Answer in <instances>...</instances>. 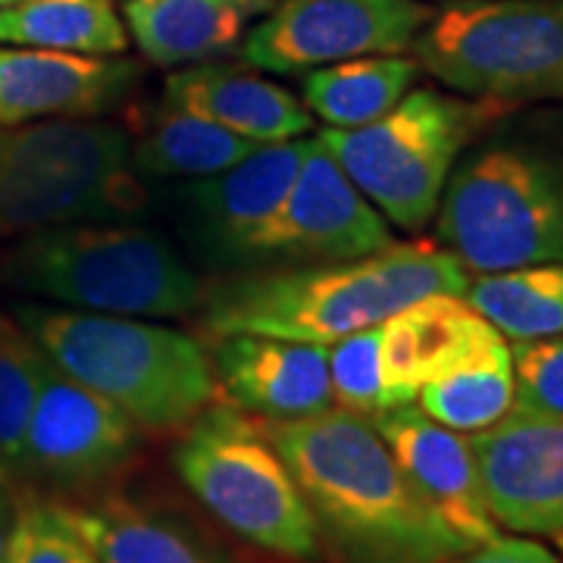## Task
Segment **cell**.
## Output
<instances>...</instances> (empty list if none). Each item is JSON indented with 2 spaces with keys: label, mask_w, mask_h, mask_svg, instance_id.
I'll use <instances>...</instances> for the list:
<instances>
[{
  "label": "cell",
  "mask_w": 563,
  "mask_h": 563,
  "mask_svg": "<svg viewBox=\"0 0 563 563\" xmlns=\"http://www.w3.org/2000/svg\"><path fill=\"white\" fill-rule=\"evenodd\" d=\"M332 563H448L466 544L422 501L373 420L329 407L263 422Z\"/></svg>",
  "instance_id": "cell-1"
},
{
  "label": "cell",
  "mask_w": 563,
  "mask_h": 563,
  "mask_svg": "<svg viewBox=\"0 0 563 563\" xmlns=\"http://www.w3.org/2000/svg\"><path fill=\"white\" fill-rule=\"evenodd\" d=\"M466 285L470 269L442 244H388L369 257L232 282L203 307V325L217 335H269L325 347L383 325L410 303L435 295L463 298Z\"/></svg>",
  "instance_id": "cell-2"
},
{
  "label": "cell",
  "mask_w": 563,
  "mask_h": 563,
  "mask_svg": "<svg viewBox=\"0 0 563 563\" xmlns=\"http://www.w3.org/2000/svg\"><path fill=\"white\" fill-rule=\"evenodd\" d=\"M16 320L63 373L120 407L141 429H181L217 395L207 351L179 329L32 303H22Z\"/></svg>",
  "instance_id": "cell-3"
},
{
  "label": "cell",
  "mask_w": 563,
  "mask_h": 563,
  "mask_svg": "<svg viewBox=\"0 0 563 563\" xmlns=\"http://www.w3.org/2000/svg\"><path fill=\"white\" fill-rule=\"evenodd\" d=\"M439 239L479 276L563 263V125L470 151L444 185Z\"/></svg>",
  "instance_id": "cell-4"
},
{
  "label": "cell",
  "mask_w": 563,
  "mask_h": 563,
  "mask_svg": "<svg viewBox=\"0 0 563 563\" xmlns=\"http://www.w3.org/2000/svg\"><path fill=\"white\" fill-rule=\"evenodd\" d=\"M144 203L147 191L120 125H0V235H32L69 222H125L141 217Z\"/></svg>",
  "instance_id": "cell-5"
},
{
  "label": "cell",
  "mask_w": 563,
  "mask_h": 563,
  "mask_svg": "<svg viewBox=\"0 0 563 563\" xmlns=\"http://www.w3.org/2000/svg\"><path fill=\"white\" fill-rule=\"evenodd\" d=\"M13 288L117 317H185L201 307V282L173 244L122 222H69L32 232L10 251Z\"/></svg>",
  "instance_id": "cell-6"
},
{
  "label": "cell",
  "mask_w": 563,
  "mask_h": 563,
  "mask_svg": "<svg viewBox=\"0 0 563 563\" xmlns=\"http://www.w3.org/2000/svg\"><path fill=\"white\" fill-rule=\"evenodd\" d=\"M185 488L239 539L291 561L320 558V532L266 429L242 407H203L173 451Z\"/></svg>",
  "instance_id": "cell-7"
},
{
  "label": "cell",
  "mask_w": 563,
  "mask_h": 563,
  "mask_svg": "<svg viewBox=\"0 0 563 563\" xmlns=\"http://www.w3.org/2000/svg\"><path fill=\"white\" fill-rule=\"evenodd\" d=\"M498 107L417 88L376 122L325 129L317 139L385 220L422 229L439 213L461 151L492 122Z\"/></svg>",
  "instance_id": "cell-8"
},
{
  "label": "cell",
  "mask_w": 563,
  "mask_h": 563,
  "mask_svg": "<svg viewBox=\"0 0 563 563\" xmlns=\"http://www.w3.org/2000/svg\"><path fill=\"white\" fill-rule=\"evenodd\" d=\"M413 54L420 69L476 101H563V0L444 3Z\"/></svg>",
  "instance_id": "cell-9"
},
{
  "label": "cell",
  "mask_w": 563,
  "mask_h": 563,
  "mask_svg": "<svg viewBox=\"0 0 563 563\" xmlns=\"http://www.w3.org/2000/svg\"><path fill=\"white\" fill-rule=\"evenodd\" d=\"M432 7L420 0H273L242 44V57L266 73H310L329 63L404 54Z\"/></svg>",
  "instance_id": "cell-10"
},
{
  "label": "cell",
  "mask_w": 563,
  "mask_h": 563,
  "mask_svg": "<svg viewBox=\"0 0 563 563\" xmlns=\"http://www.w3.org/2000/svg\"><path fill=\"white\" fill-rule=\"evenodd\" d=\"M391 242L388 222L347 179L320 139L307 141L298 176L247 242L251 261H354Z\"/></svg>",
  "instance_id": "cell-11"
},
{
  "label": "cell",
  "mask_w": 563,
  "mask_h": 563,
  "mask_svg": "<svg viewBox=\"0 0 563 563\" xmlns=\"http://www.w3.org/2000/svg\"><path fill=\"white\" fill-rule=\"evenodd\" d=\"M135 442V422L120 407L44 361L22 448L25 473L69 492L95 488L129 466Z\"/></svg>",
  "instance_id": "cell-12"
},
{
  "label": "cell",
  "mask_w": 563,
  "mask_h": 563,
  "mask_svg": "<svg viewBox=\"0 0 563 563\" xmlns=\"http://www.w3.org/2000/svg\"><path fill=\"white\" fill-rule=\"evenodd\" d=\"M470 448L495 523L563 539V417L510 410Z\"/></svg>",
  "instance_id": "cell-13"
},
{
  "label": "cell",
  "mask_w": 563,
  "mask_h": 563,
  "mask_svg": "<svg viewBox=\"0 0 563 563\" xmlns=\"http://www.w3.org/2000/svg\"><path fill=\"white\" fill-rule=\"evenodd\" d=\"M307 141L263 144L242 163L181 181L176 207L181 229L210 263H244L247 242L276 207L298 176Z\"/></svg>",
  "instance_id": "cell-14"
},
{
  "label": "cell",
  "mask_w": 563,
  "mask_h": 563,
  "mask_svg": "<svg viewBox=\"0 0 563 563\" xmlns=\"http://www.w3.org/2000/svg\"><path fill=\"white\" fill-rule=\"evenodd\" d=\"M385 444L420 498L466 548L498 539V523L485 501L470 435L454 432L420 407L401 404L373 417Z\"/></svg>",
  "instance_id": "cell-15"
},
{
  "label": "cell",
  "mask_w": 563,
  "mask_h": 563,
  "mask_svg": "<svg viewBox=\"0 0 563 563\" xmlns=\"http://www.w3.org/2000/svg\"><path fill=\"white\" fill-rule=\"evenodd\" d=\"M135 79L139 69L129 60L0 47V125L95 117L120 101Z\"/></svg>",
  "instance_id": "cell-16"
},
{
  "label": "cell",
  "mask_w": 563,
  "mask_h": 563,
  "mask_svg": "<svg viewBox=\"0 0 563 563\" xmlns=\"http://www.w3.org/2000/svg\"><path fill=\"white\" fill-rule=\"evenodd\" d=\"M213 373L235 407L266 420H301L332 407L325 347L269 335H220Z\"/></svg>",
  "instance_id": "cell-17"
},
{
  "label": "cell",
  "mask_w": 563,
  "mask_h": 563,
  "mask_svg": "<svg viewBox=\"0 0 563 563\" xmlns=\"http://www.w3.org/2000/svg\"><path fill=\"white\" fill-rule=\"evenodd\" d=\"M498 329L461 295L410 303L383 322V373L395 404H413L420 388L466 361Z\"/></svg>",
  "instance_id": "cell-18"
},
{
  "label": "cell",
  "mask_w": 563,
  "mask_h": 563,
  "mask_svg": "<svg viewBox=\"0 0 563 563\" xmlns=\"http://www.w3.org/2000/svg\"><path fill=\"white\" fill-rule=\"evenodd\" d=\"M166 103L257 144L291 141L310 132V113L288 88L225 63H198L173 73L166 81Z\"/></svg>",
  "instance_id": "cell-19"
},
{
  "label": "cell",
  "mask_w": 563,
  "mask_h": 563,
  "mask_svg": "<svg viewBox=\"0 0 563 563\" xmlns=\"http://www.w3.org/2000/svg\"><path fill=\"white\" fill-rule=\"evenodd\" d=\"M273 0H125L122 13L141 54L157 66L203 63L239 47Z\"/></svg>",
  "instance_id": "cell-20"
},
{
  "label": "cell",
  "mask_w": 563,
  "mask_h": 563,
  "mask_svg": "<svg viewBox=\"0 0 563 563\" xmlns=\"http://www.w3.org/2000/svg\"><path fill=\"white\" fill-rule=\"evenodd\" d=\"M57 507L101 563H229L176 517L122 495Z\"/></svg>",
  "instance_id": "cell-21"
},
{
  "label": "cell",
  "mask_w": 563,
  "mask_h": 563,
  "mask_svg": "<svg viewBox=\"0 0 563 563\" xmlns=\"http://www.w3.org/2000/svg\"><path fill=\"white\" fill-rule=\"evenodd\" d=\"M257 147L263 144L163 101L141 139L132 144V166L141 181H191L242 163Z\"/></svg>",
  "instance_id": "cell-22"
},
{
  "label": "cell",
  "mask_w": 563,
  "mask_h": 563,
  "mask_svg": "<svg viewBox=\"0 0 563 563\" xmlns=\"http://www.w3.org/2000/svg\"><path fill=\"white\" fill-rule=\"evenodd\" d=\"M420 79V63L398 54H373L310 69L303 107L329 129H361L385 117Z\"/></svg>",
  "instance_id": "cell-23"
},
{
  "label": "cell",
  "mask_w": 563,
  "mask_h": 563,
  "mask_svg": "<svg viewBox=\"0 0 563 563\" xmlns=\"http://www.w3.org/2000/svg\"><path fill=\"white\" fill-rule=\"evenodd\" d=\"M420 410L454 432L476 435L514 410V363L504 335H492L466 361L420 388Z\"/></svg>",
  "instance_id": "cell-24"
},
{
  "label": "cell",
  "mask_w": 563,
  "mask_h": 563,
  "mask_svg": "<svg viewBox=\"0 0 563 563\" xmlns=\"http://www.w3.org/2000/svg\"><path fill=\"white\" fill-rule=\"evenodd\" d=\"M0 44L110 57L129 35L110 0H13L0 3Z\"/></svg>",
  "instance_id": "cell-25"
},
{
  "label": "cell",
  "mask_w": 563,
  "mask_h": 563,
  "mask_svg": "<svg viewBox=\"0 0 563 563\" xmlns=\"http://www.w3.org/2000/svg\"><path fill=\"white\" fill-rule=\"evenodd\" d=\"M463 301L504 339H542L563 332V263H532L470 279Z\"/></svg>",
  "instance_id": "cell-26"
},
{
  "label": "cell",
  "mask_w": 563,
  "mask_h": 563,
  "mask_svg": "<svg viewBox=\"0 0 563 563\" xmlns=\"http://www.w3.org/2000/svg\"><path fill=\"white\" fill-rule=\"evenodd\" d=\"M47 354L20 322L0 313V463L22 470L25 429L38 398L41 366Z\"/></svg>",
  "instance_id": "cell-27"
},
{
  "label": "cell",
  "mask_w": 563,
  "mask_h": 563,
  "mask_svg": "<svg viewBox=\"0 0 563 563\" xmlns=\"http://www.w3.org/2000/svg\"><path fill=\"white\" fill-rule=\"evenodd\" d=\"M332 404L357 417H379L383 410L398 407L383 373V325L351 332L339 342L325 344Z\"/></svg>",
  "instance_id": "cell-28"
},
{
  "label": "cell",
  "mask_w": 563,
  "mask_h": 563,
  "mask_svg": "<svg viewBox=\"0 0 563 563\" xmlns=\"http://www.w3.org/2000/svg\"><path fill=\"white\" fill-rule=\"evenodd\" d=\"M3 563H101L57 504H16Z\"/></svg>",
  "instance_id": "cell-29"
},
{
  "label": "cell",
  "mask_w": 563,
  "mask_h": 563,
  "mask_svg": "<svg viewBox=\"0 0 563 563\" xmlns=\"http://www.w3.org/2000/svg\"><path fill=\"white\" fill-rule=\"evenodd\" d=\"M514 410L563 417V332L510 344Z\"/></svg>",
  "instance_id": "cell-30"
},
{
  "label": "cell",
  "mask_w": 563,
  "mask_h": 563,
  "mask_svg": "<svg viewBox=\"0 0 563 563\" xmlns=\"http://www.w3.org/2000/svg\"><path fill=\"white\" fill-rule=\"evenodd\" d=\"M448 563H563V558L532 539H501L498 536L492 542L463 551Z\"/></svg>",
  "instance_id": "cell-31"
},
{
  "label": "cell",
  "mask_w": 563,
  "mask_h": 563,
  "mask_svg": "<svg viewBox=\"0 0 563 563\" xmlns=\"http://www.w3.org/2000/svg\"><path fill=\"white\" fill-rule=\"evenodd\" d=\"M13 520H16V501L10 498L7 485L0 479V563L7 554V542H10V532H13Z\"/></svg>",
  "instance_id": "cell-32"
},
{
  "label": "cell",
  "mask_w": 563,
  "mask_h": 563,
  "mask_svg": "<svg viewBox=\"0 0 563 563\" xmlns=\"http://www.w3.org/2000/svg\"><path fill=\"white\" fill-rule=\"evenodd\" d=\"M3 476H7V466H3V463H0V479H3Z\"/></svg>",
  "instance_id": "cell-33"
},
{
  "label": "cell",
  "mask_w": 563,
  "mask_h": 563,
  "mask_svg": "<svg viewBox=\"0 0 563 563\" xmlns=\"http://www.w3.org/2000/svg\"><path fill=\"white\" fill-rule=\"evenodd\" d=\"M0 3H13V0H0Z\"/></svg>",
  "instance_id": "cell-34"
},
{
  "label": "cell",
  "mask_w": 563,
  "mask_h": 563,
  "mask_svg": "<svg viewBox=\"0 0 563 563\" xmlns=\"http://www.w3.org/2000/svg\"><path fill=\"white\" fill-rule=\"evenodd\" d=\"M558 542H561V544H563V539H558Z\"/></svg>",
  "instance_id": "cell-35"
}]
</instances>
